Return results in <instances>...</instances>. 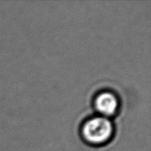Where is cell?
Masks as SVG:
<instances>
[{"label":"cell","mask_w":151,"mask_h":151,"mask_svg":"<svg viewBox=\"0 0 151 151\" xmlns=\"http://www.w3.org/2000/svg\"><path fill=\"white\" fill-rule=\"evenodd\" d=\"M83 135L92 144H101L110 139L113 133L111 121L104 116H95L88 119L83 126Z\"/></svg>","instance_id":"6da1fadb"},{"label":"cell","mask_w":151,"mask_h":151,"mask_svg":"<svg viewBox=\"0 0 151 151\" xmlns=\"http://www.w3.org/2000/svg\"><path fill=\"white\" fill-rule=\"evenodd\" d=\"M95 106L100 113L111 115L115 112L118 106V100L116 96L109 91H104L97 96Z\"/></svg>","instance_id":"7a4b0ae2"}]
</instances>
